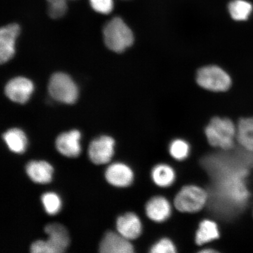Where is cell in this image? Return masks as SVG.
I'll use <instances>...</instances> for the list:
<instances>
[{"mask_svg":"<svg viewBox=\"0 0 253 253\" xmlns=\"http://www.w3.org/2000/svg\"><path fill=\"white\" fill-rule=\"evenodd\" d=\"M49 92L53 99L65 104H74L78 98L77 84L68 75L56 73L50 78Z\"/></svg>","mask_w":253,"mask_h":253,"instance_id":"cell-4","label":"cell"},{"mask_svg":"<svg viewBox=\"0 0 253 253\" xmlns=\"http://www.w3.org/2000/svg\"><path fill=\"white\" fill-rule=\"evenodd\" d=\"M9 150L17 154H22L26 150L27 138L21 129L15 128L9 129L2 135Z\"/></svg>","mask_w":253,"mask_h":253,"instance_id":"cell-17","label":"cell"},{"mask_svg":"<svg viewBox=\"0 0 253 253\" xmlns=\"http://www.w3.org/2000/svg\"><path fill=\"white\" fill-rule=\"evenodd\" d=\"M20 31V26L17 24L8 25L0 30V61L1 63L8 62L14 56L15 41Z\"/></svg>","mask_w":253,"mask_h":253,"instance_id":"cell-9","label":"cell"},{"mask_svg":"<svg viewBox=\"0 0 253 253\" xmlns=\"http://www.w3.org/2000/svg\"><path fill=\"white\" fill-rule=\"evenodd\" d=\"M103 35L107 47L117 53L124 52L134 42L130 28L119 17L113 18L105 25Z\"/></svg>","mask_w":253,"mask_h":253,"instance_id":"cell-1","label":"cell"},{"mask_svg":"<svg viewBox=\"0 0 253 253\" xmlns=\"http://www.w3.org/2000/svg\"><path fill=\"white\" fill-rule=\"evenodd\" d=\"M99 251L102 253H131L134 248L129 240L120 233L108 232L100 242Z\"/></svg>","mask_w":253,"mask_h":253,"instance_id":"cell-11","label":"cell"},{"mask_svg":"<svg viewBox=\"0 0 253 253\" xmlns=\"http://www.w3.org/2000/svg\"><path fill=\"white\" fill-rule=\"evenodd\" d=\"M201 253H215L216 251H214V250H211L210 249H205L204 251H202Z\"/></svg>","mask_w":253,"mask_h":253,"instance_id":"cell-26","label":"cell"},{"mask_svg":"<svg viewBox=\"0 0 253 253\" xmlns=\"http://www.w3.org/2000/svg\"><path fill=\"white\" fill-rule=\"evenodd\" d=\"M153 253H173L176 248L173 243L169 239H163L156 243L151 249Z\"/></svg>","mask_w":253,"mask_h":253,"instance_id":"cell-24","label":"cell"},{"mask_svg":"<svg viewBox=\"0 0 253 253\" xmlns=\"http://www.w3.org/2000/svg\"><path fill=\"white\" fill-rule=\"evenodd\" d=\"M236 139L246 150L253 152V118L240 120L237 126Z\"/></svg>","mask_w":253,"mask_h":253,"instance_id":"cell-16","label":"cell"},{"mask_svg":"<svg viewBox=\"0 0 253 253\" xmlns=\"http://www.w3.org/2000/svg\"><path fill=\"white\" fill-rule=\"evenodd\" d=\"M94 11L103 14H109L113 9V0H89Z\"/></svg>","mask_w":253,"mask_h":253,"instance_id":"cell-25","label":"cell"},{"mask_svg":"<svg viewBox=\"0 0 253 253\" xmlns=\"http://www.w3.org/2000/svg\"><path fill=\"white\" fill-rule=\"evenodd\" d=\"M105 177L110 184L122 188L131 184L134 174L130 168L126 164L115 163L107 168Z\"/></svg>","mask_w":253,"mask_h":253,"instance_id":"cell-12","label":"cell"},{"mask_svg":"<svg viewBox=\"0 0 253 253\" xmlns=\"http://www.w3.org/2000/svg\"><path fill=\"white\" fill-rule=\"evenodd\" d=\"M229 11L233 20L245 21L251 15L253 6L251 3L245 0H234L229 5Z\"/></svg>","mask_w":253,"mask_h":253,"instance_id":"cell-20","label":"cell"},{"mask_svg":"<svg viewBox=\"0 0 253 253\" xmlns=\"http://www.w3.org/2000/svg\"><path fill=\"white\" fill-rule=\"evenodd\" d=\"M81 132L77 129L63 132L56 138L57 150L66 157H77L81 152Z\"/></svg>","mask_w":253,"mask_h":253,"instance_id":"cell-10","label":"cell"},{"mask_svg":"<svg viewBox=\"0 0 253 253\" xmlns=\"http://www.w3.org/2000/svg\"><path fill=\"white\" fill-rule=\"evenodd\" d=\"M117 229L119 233L129 240L138 238L142 231L140 219L133 213H126L117 220Z\"/></svg>","mask_w":253,"mask_h":253,"instance_id":"cell-13","label":"cell"},{"mask_svg":"<svg viewBox=\"0 0 253 253\" xmlns=\"http://www.w3.org/2000/svg\"><path fill=\"white\" fill-rule=\"evenodd\" d=\"M189 145L187 142L180 139L174 140L170 144V156L176 160H183L188 157L189 154Z\"/></svg>","mask_w":253,"mask_h":253,"instance_id":"cell-22","label":"cell"},{"mask_svg":"<svg viewBox=\"0 0 253 253\" xmlns=\"http://www.w3.org/2000/svg\"><path fill=\"white\" fill-rule=\"evenodd\" d=\"M208 142L214 147L232 149L236 138L237 128L229 119L214 118L205 129Z\"/></svg>","mask_w":253,"mask_h":253,"instance_id":"cell-2","label":"cell"},{"mask_svg":"<svg viewBox=\"0 0 253 253\" xmlns=\"http://www.w3.org/2000/svg\"><path fill=\"white\" fill-rule=\"evenodd\" d=\"M53 171V167L44 161H32L26 166V172L32 181L41 184L52 181Z\"/></svg>","mask_w":253,"mask_h":253,"instance_id":"cell-15","label":"cell"},{"mask_svg":"<svg viewBox=\"0 0 253 253\" xmlns=\"http://www.w3.org/2000/svg\"><path fill=\"white\" fill-rule=\"evenodd\" d=\"M42 204L45 211L50 215L59 212L61 208V201L58 195L53 192H47L42 196Z\"/></svg>","mask_w":253,"mask_h":253,"instance_id":"cell-21","label":"cell"},{"mask_svg":"<svg viewBox=\"0 0 253 253\" xmlns=\"http://www.w3.org/2000/svg\"><path fill=\"white\" fill-rule=\"evenodd\" d=\"M197 81L199 86L212 91H225L232 84L229 75L219 66H205L198 72Z\"/></svg>","mask_w":253,"mask_h":253,"instance_id":"cell-5","label":"cell"},{"mask_svg":"<svg viewBox=\"0 0 253 253\" xmlns=\"http://www.w3.org/2000/svg\"><path fill=\"white\" fill-rule=\"evenodd\" d=\"M151 177L157 185L166 188L171 185L175 181V173L172 168L167 164H159L152 170Z\"/></svg>","mask_w":253,"mask_h":253,"instance_id":"cell-19","label":"cell"},{"mask_svg":"<svg viewBox=\"0 0 253 253\" xmlns=\"http://www.w3.org/2000/svg\"><path fill=\"white\" fill-rule=\"evenodd\" d=\"M45 232L49 236L45 241L46 253H61L66 251L70 240L64 226L59 223L47 224Z\"/></svg>","mask_w":253,"mask_h":253,"instance_id":"cell-7","label":"cell"},{"mask_svg":"<svg viewBox=\"0 0 253 253\" xmlns=\"http://www.w3.org/2000/svg\"><path fill=\"white\" fill-rule=\"evenodd\" d=\"M67 0H47L48 2V13L50 17L57 19L64 15L67 11Z\"/></svg>","mask_w":253,"mask_h":253,"instance_id":"cell-23","label":"cell"},{"mask_svg":"<svg viewBox=\"0 0 253 253\" xmlns=\"http://www.w3.org/2000/svg\"><path fill=\"white\" fill-rule=\"evenodd\" d=\"M207 192L197 186L189 185L182 188L176 195L174 204L182 212L194 213L201 211L208 201Z\"/></svg>","mask_w":253,"mask_h":253,"instance_id":"cell-3","label":"cell"},{"mask_svg":"<svg viewBox=\"0 0 253 253\" xmlns=\"http://www.w3.org/2000/svg\"><path fill=\"white\" fill-rule=\"evenodd\" d=\"M34 89V84L29 79L18 77L8 82L5 88V92L9 99L13 102L24 104L30 99Z\"/></svg>","mask_w":253,"mask_h":253,"instance_id":"cell-8","label":"cell"},{"mask_svg":"<svg viewBox=\"0 0 253 253\" xmlns=\"http://www.w3.org/2000/svg\"><path fill=\"white\" fill-rule=\"evenodd\" d=\"M219 237V229L213 221L204 220L199 224L196 234V243L203 245L216 240Z\"/></svg>","mask_w":253,"mask_h":253,"instance_id":"cell-18","label":"cell"},{"mask_svg":"<svg viewBox=\"0 0 253 253\" xmlns=\"http://www.w3.org/2000/svg\"><path fill=\"white\" fill-rule=\"evenodd\" d=\"M145 211L147 216L156 222H163L169 219L171 213V206L167 199L163 197L151 198L147 202Z\"/></svg>","mask_w":253,"mask_h":253,"instance_id":"cell-14","label":"cell"},{"mask_svg":"<svg viewBox=\"0 0 253 253\" xmlns=\"http://www.w3.org/2000/svg\"><path fill=\"white\" fill-rule=\"evenodd\" d=\"M115 145L114 139L107 135L91 141L88 150L91 162L96 165L108 163L113 156Z\"/></svg>","mask_w":253,"mask_h":253,"instance_id":"cell-6","label":"cell"}]
</instances>
